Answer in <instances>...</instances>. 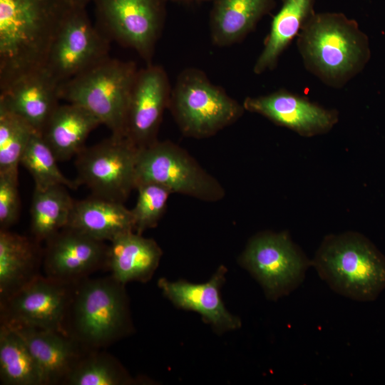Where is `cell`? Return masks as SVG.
<instances>
[{"label":"cell","instance_id":"obj_1","mask_svg":"<svg viewBox=\"0 0 385 385\" xmlns=\"http://www.w3.org/2000/svg\"><path fill=\"white\" fill-rule=\"evenodd\" d=\"M71 0H0V91L43 69Z\"/></svg>","mask_w":385,"mask_h":385},{"label":"cell","instance_id":"obj_2","mask_svg":"<svg viewBox=\"0 0 385 385\" xmlns=\"http://www.w3.org/2000/svg\"><path fill=\"white\" fill-rule=\"evenodd\" d=\"M306 69L324 84L340 88L370 58L368 38L356 21L339 12H314L297 36Z\"/></svg>","mask_w":385,"mask_h":385},{"label":"cell","instance_id":"obj_3","mask_svg":"<svg viewBox=\"0 0 385 385\" xmlns=\"http://www.w3.org/2000/svg\"><path fill=\"white\" fill-rule=\"evenodd\" d=\"M312 262L332 290L351 299L372 302L385 289V256L361 233L326 236Z\"/></svg>","mask_w":385,"mask_h":385},{"label":"cell","instance_id":"obj_4","mask_svg":"<svg viewBox=\"0 0 385 385\" xmlns=\"http://www.w3.org/2000/svg\"><path fill=\"white\" fill-rule=\"evenodd\" d=\"M129 325L124 284L111 275L74 283L63 330L83 349L100 350L111 344Z\"/></svg>","mask_w":385,"mask_h":385},{"label":"cell","instance_id":"obj_5","mask_svg":"<svg viewBox=\"0 0 385 385\" xmlns=\"http://www.w3.org/2000/svg\"><path fill=\"white\" fill-rule=\"evenodd\" d=\"M138 71L133 61L108 57L61 84L60 99L90 111L111 135L125 136L127 111Z\"/></svg>","mask_w":385,"mask_h":385},{"label":"cell","instance_id":"obj_6","mask_svg":"<svg viewBox=\"0 0 385 385\" xmlns=\"http://www.w3.org/2000/svg\"><path fill=\"white\" fill-rule=\"evenodd\" d=\"M168 108L187 137L209 138L238 120L243 105L196 68H187L171 88Z\"/></svg>","mask_w":385,"mask_h":385},{"label":"cell","instance_id":"obj_7","mask_svg":"<svg viewBox=\"0 0 385 385\" xmlns=\"http://www.w3.org/2000/svg\"><path fill=\"white\" fill-rule=\"evenodd\" d=\"M136 178V186L155 183L172 193L202 201L217 202L225 196L220 183L185 149L170 140H157L138 149Z\"/></svg>","mask_w":385,"mask_h":385},{"label":"cell","instance_id":"obj_8","mask_svg":"<svg viewBox=\"0 0 385 385\" xmlns=\"http://www.w3.org/2000/svg\"><path fill=\"white\" fill-rule=\"evenodd\" d=\"M240 262L272 300L297 289L312 265L286 232L257 233L249 240Z\"/></svg>","mask_w":385,"mask_h":385},{"label":"cell","instance_id":"obj_9","mask_svg":"<svg viewBox=\"0 0 385 385\" xmlns=\"http://www.w3.org/2000/svg\"><path fill=\"white\" fill-rule=\"evenodd\" d=\"M138 149L125 136L111 135L76 155V182L93 195L124 202L136 188Z\"/></svg>","mask_w":385,"mask_h":385},{"label":"cell","instance_id":"obj_10","mask_svg":"<svg viewBox=\"0 0 385 385\" xmlns=\"http://www.w3.org/2000/svg\"><path fill=\"white\" fill-rule=\"evenodd\" d=\"M97 26L111 41L152 63L165 19L167 0H93Z\"/></svg>","mask_w":385,"mask_h":385},{"label":"cell","instance_id":"obj_11","mask_svg":"<svg viewBox=\"0 0 385 385\" xmlns=\"http://www.w3.org/2000/svg\"><path fill=\"white\" fill-rule=\"evenodd\" d=\"M111 40L76 7L54 41L42 70L58 86L109 56Z\"/></svg>","mask_w":385,"mask_h":385},{"label":"cell","instance_id":"obj_12","mask_svg":"<svg viewBox=\"0 0 385 385\" xmlns=\"http://www.w3.org/2000/svg\"><path fill=\"white\" fill-rule=\"evenodd\" d=\"M73 284L38 274L1 301V322L65 333Z\"/></svg>","mask_w":385,"mask_h":385},{"label":"cell","instance_id":"obj_13","mask_svg":"<svg viewBox=\"0 0 385 385\" xmlns=\"http://www.w3.org/2000/svg\"><path fill=\"white\" fill-rule=\"evenodd\" d=\"M172 87L165 69L153 63L138 71L127 111L124 135L138 148L155 142Z\"/></svg>","mask_w":385,"mask_h":385},{"label":"cell","instance_id":"obj_14","mask_svg":"<svg viewBox=\"0 0 385 385\" xmlns=\"http://www.w3.org/2000/svg\"><path fill=\"white\" fill-rule=\"evenodd\" d=\"M242 105L245 111L261 115L273 123L304 137L324 134L339 120L336 110L326 108L285 89L248 96Z\"/></svg>","mask_w":385,"mask_h":385},{"label":"cell","instance_id":"obj_15","mask_svg":"<svg viewBox=\"0 0 385 385\" xmlns=\"http://www.w3.org/2000/svg\"><path fill=\"white\" fill-rule=\"evenodd\" d=\"M43 252L46 276L75 283L106 267L108 245L66 226L46 241Z\"/></svg>","mask_w":385,"mask_h":385},{"label":"cell","instance_id":"obj_16","mask_svg":"<svg viewBox=\"0 0 385 385\" xmlns=\"http://www.w3.org/2000/svg\"><path fill=\"white\" fill-rule=\"evenodd\" d=\"M7 324L18 332L29 347L41 371L43 385L65 384L70 372L88 351L63 332Z\"/></svg>","mask_w":385,"mask_h":385},{"label":"cell","instance_id":"obj_17","mask_svg":"<svg viewBox=\"0 0 385 385\" xmlns=\"http://www.w3.org/2000/svg\"><path fill=\"white\" fill-rule=\"evenodd\" d=\"M226 271L225 267H220L209 281L201 284L160 278L158 284L176 307L198 312L216 331L232 330L239 328L241 323L227 310L221 299L220 291Z\"/></svg>","mask_w":385,"mask_h":385},{"label":"cell","instance_id":"obj_18","mask_svg":"<svg viewBox=\"0 0 385 385\" xmlns=\"http://www.w3.org/2000/svg\"><path fill=\"white\" fill-rule=\"evenodd\" d=\"M58 86L43 70L32 73L0 91V107L41 133L59 105Z\"/></svg>","mask_w":385,"mask_h":385},{"label":"cell","instance_id":"obj_19","mask_svg":"<svg viewBox=\"0 0 385 385\" xmlns=\"http://www.w3.org/2000/svg\"><path fill=\"white\" fill-rule=\"evenodd\" d=\"M109 242L106 267L113 278L123 284L151 278L163 255L154 240L132 231Z\"/></svg>","mask_w":385,"mask_h":385},{"label":"cell","instance_id":"obj_20","mask_svg":"<svg viewBox=\"0 0 385 385\" xmlns=\"http://www.w3.org/2000/svg\"><path fill=\"white\" fill-rule=\"evenodd\" d=\"M67 226L103 242L135 231L131 210L123 202L93 195L74 201Z\"/></svg>","mask_w":385,"mask_h":385},{"label":"cell","instance_id":"obj_21","mask_svg":"<svg viewBox=\"0 0 385 385\" xmlns=\"http://www.w3.org/2000/svg\"><path fill=\"white\" fill-rule=\"evenodd\" d=\"M210 34L219 47L242 41L272 9L274 0H212Z\"/></svg>","mask_w":385,"mask_h":385},{"label":"cell","instance_id":"obj_22","mask_svg":"<svg viewBox=\"0 0 385 385\" xmlns=\"http://www.w3.org/2000/svg\"><path fill=\"white\" fill-rule=\"evenodd\" d=\"M101 124L93 114L79 105L59 104L41 135L57 160L66 161L84 148L91 132Z\"/></svg>","mask_w":385,"mask_h":385},{"label":"cell","instance_id":"obj_23","mask_svg":"<svg viewBox=\"0 0 385 385\" xmlns=\"http://www.w3.org/2000/svg\"><path fill=\"white\" fill-rule=\"evenodd\" d=\"M38 242L0 230V298L6 299L38 275L41 260Z\"/></svg>","mask_w":385,"mask_h":385},{"label":"cell","instance_id":"obj_24","mask_svg":"<svg viewBox=\"0 0 385 385\" xmlns=\"http://www.w3.org/2000/svg\"><path fill=\"white\" fill-rule=\"evenodd\" d=\"M313 6L314 0H283L272 19L263 49L255 63V74H262L276 67L282 53L314 12Z\"/></svg>","mask_w":385,"mask_h":385},{"label":"cell","instance_id":"obj_25","mask_svg":"<svg viewBox=\"0 0 385 385\" xmlns=\"http://www.w3.org/2000/svg\"><path fill=\"white\" fill-rule=\"evenodd\" d=\"M67 188L63 185L34 188L30 209L31 230L38 242L46 241L67 226L75 201Z\"/></svg>","mask_w":385,"mask_h":385},{"label":"cell","instance_id":"obj_26","mask_svg":"<svg viewBox=\"0 0 385 385\" xmlns=\"http://www.w3.org/2000/svg\"><path fill=\"white\" fill-rule=\"evenodd\" d=\"M0 379L6 385H43L39 368L24 340L14 329L2 322Z\"/></svg>","mask_w":385,"mask_h":385},{"label":"cell","instance_id":"obj_27","mask_svg":"<svg viewBox=\"0 0 385 385\" xmlns=\"http://www.w3.org/2000/svg\"><path fill=\"white\" fill-rule=\"evenodd\" d=\"M133 381L112 355L99 350L87 351L68 376L69 385H125Z\"/></svg>","mask_w":385,"mask_h":385},{"label":"cell","instance_id":"obj_28","mask_svg":"<svg viewBox=\"0 0 385 385\" xmlns=\"http://www.w3.org/2000/svg\"><path fill=\"white\" fill-rule=\"evenodd\" d=\"M57 159L41 133L34 132L22 155L20 164L31 175L35 188L44 190L55 185H63L75 190L79 184L67 178L57 165Z\"/></svg>","mask_w":385,"mask_h":385},{"label":"cell","instance_id":"obj_29","mask_svg":"<svg viewBox=\"0 0 385 385\" xmlns=\"http://www.w3.org/2000/svg\"><path fill=\"white\" fill-rule=\"evenodd\" d=\"M34 132L21 118L0 107V174L18 176L22 155Z\"/></svg>","mask_w":385,"mask_h":385},{"label":"cell","instance_id":"obj_30","mask_svg":"<svg viewBox=\"0 0 385 385\" xmlns=\"http://www.w3.org/2000/svg\"><path fill=\"white\" fill-rule=\"evenodd\" d=\"M137 201L131 209L135 232L141 234L155 227L165 213L172 192L163 185L155 183H141L137 185Z\"/></svg>","mask_w":385,"mask_h":385},{"label":"cell","instance_id":"obj_31","mask_svg":"<svg viewBox=\"0 0 385 385\" xmlns=\"http://www.w3.org/2000/svg\"><path fill=\"white\" fill-rule=\"evenodd\" d=\"M20 209L18 176L0 174V230H9L16 222Z\"/></svg>","mask_w":385,"mask_h":385},{"label":"cell","instance_id":"obj_32","mask_svg":"<svg viewBox=\"0 0 385 385\" xmlns=\"http://www.w3.org/2000/svg\"><path fill=\"white\" fill-rule=\"evenodd\" d=\"M77 7L86 8L87 4L93 0H71Z\"/></svg>","mask_w":385,"mask_h":385},{"label":"cell","instance_id":"obj_33","mask_svg":"<svg viewBox=\"0 0 385 385\" xmlns=\"http://www.w3.org/2000/svg\"><path fill=\"white\" fill-rule=\"evenodd\" d=\"M168 1V0H167ZM173 1H212V0H170Z\"/></svg>","mask_w":385,"mask_h":385}]
</instances>
